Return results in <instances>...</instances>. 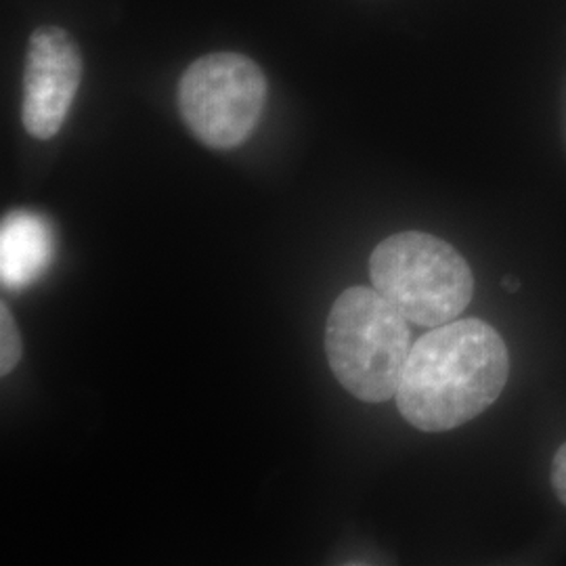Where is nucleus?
<instances>
[{
  "label": "nucleus",
  "mask_w": 566,
  "mask_h": 566,
  "mask_svg": "<svg viewBox=\"0 0 566 566\" xmlns=\"http://www.w3.org/2000/svg\"><path fill=\"white\" fill-rule=\"evenodd\" d=\"M510 353L481 319L437 325L411 346L395 395L405 420L422 432L468 424L506 388Z\"/></svg>",
  "instance_id": "1"
},
{
  "label": "nucleus",
  "mask_w": 566,
  "mask_h": 566,
  "mask_svg": "<svg viewBox=\"0 0 566 566\" xmlns=\"http://www.w3.org/2000/svg\"><path fill=\"white\" fill-rule=\"evenodd\" d=\"M411 346L409 322L376 287H348L332 304L325 324L327 364L355 399H392Z\"/></svg>",
  "instance_id": "2"
},
{
  "label": "nucleus",
  "mask_w": 566,
  "mask_h": 566,
  "mask_svg": "<svg viewBox=\"0 0 566 566\" xmlns=\"http://www.w3.org/2000/svg\"><path fill=\"white\" fill-rule=\"evenodd\" d=\"M369 277L409 324L422 327L455 322L474 294V275L464 256L446 240L405 231L378 243Z\"/></svg>",
  "instance_id": "3"
},
{
  "label": "nucleus",
  "mask_w": 566,
  "mask_h": 566,
  "mask_svg": "<svg viewBox=\"0 0 566 566\" xmlns=\"http://www.w3.org/2000/svg\"><path fill=\"white\" fill-rule=\"evenodd\" d=\"M266 99L263 70L240 53L193 61L179 82V112L189 130L212 149H233L254 133Z\"/></svg>",
  "instance_id": "4"
},
{
  "label": "nucleus",
  "mask_w": 566,
  "mask_h": 566,
  "mask_svg": "<svg viewBox=\"0 0 566 566\" xmlns=\"http://www.w3.org/2000/svg\"><path fill=\"white\" fill-rule=\"evenodd\" d=\"M82 78L78 44L57 25L39 28L28 42L21 122L34 139H53L67 118Z\"/></svg>",
  "instance_id": "5"
},
{
  "label": "nucleus",
  "mask_w": 566,
  "mask_h": 566,
  "mask_svg": "<svg viewBox=\"0 0 566 566\" xmlns=\"http://www.w3.org/2000/svg\"><path fill=\"white\" fill-rule=\"evenodd\" d=\"M55 238L49 221L30 210L4 217L0 229V277L9 290L36 282L51 263Z\"/></svg>",
  "instance_id": "6"
},
{
  "label": "nucleus",
  "mask_w": 566,
  "mask_h": 566,
  "mask_svg": "<svg viewBox=\"0 0 566 566\" xmlns=\"http://www.w3.org/2000/svg\"><path fill=\"white\" fill-rule=\"evenodd\" d=\"M23 344L20 329L7 304H0V374L9 376L20 364Z\"/></svg>",
  "instance_id": "7"
},
{
  "label": "nucleus",
  "mask_w": 566,
  "mask_h": 566,
  "mask_svg": "<svg viewBox=\"0 0 566 566\" xmlns=\"http://www.w3.org/2000/svg\"><path fill=\"white\" fill-rule=\"evenodd\" d=\"M552 486L558 500L566 506V443L556 451L552 462Z\"/></svg>",
  "instance_id": "8"
},
{
  "label": "nucleus",
  "mask_w": 566,
  "mask_h": 566,
  "mask_svg": "<svg viewBox=\"0 0 566 566\" xmlns=\"http://www.w3.org/2000/svg\"><path fill=\"white\" fill-rule=\"evenodd\" d=\"M518 285H521V283H518V280H514V277H506V280H504V287H506L507 292H516Z\"/></svg>",
  "instance_id": "9"
}]
</instances>
